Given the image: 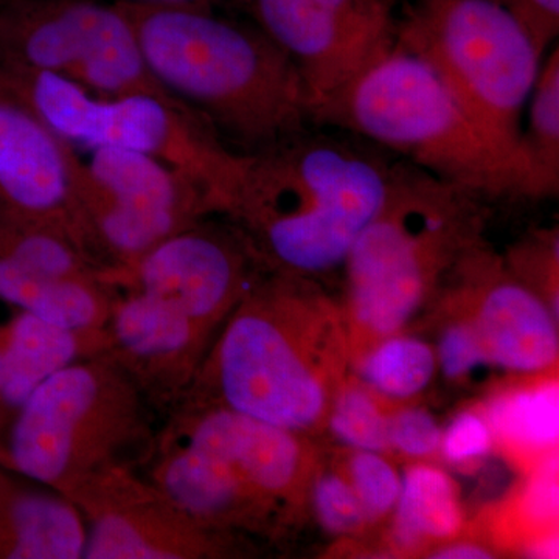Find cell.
Here are the masks:
<instances>
[{"instance_id": "cell-1", "label": "cell", "mask_w": 559, "mask_h": 559, "mask_svg": "<svg viewBox=\"0 0 559 559\" xmlns=\"http://www.w3.org/2000/svg\"><path fill=\"white\" fill-rule=\"evenodd\" d=\"M396 164L367 140L312 124L248 154L226 216L260 266L307 278L333 271L380 212Z\"/></svg>"}, {"instance_id": "cell-2", "label": "cell", "mask_w": 559, "mask_h": 559, "mask_svg": "<svg viewBox=\"0 0 559 559\" xmlns=\"http://www.w3.org/2000/svg\"><path fill=\"white\" fill-rule=\"evenodd\" d=\"M117 3L157 83L240 153L314 124L299 70L253 22L193 7Z\"/></svg>"}, {"instance_id": "cell-3", "label": "cell", "mask_w": 559, "mask_h": 559, "mask_svg": "<svg viewBox=\"0 0 559 559\" xmlns=\"http://www.w3.org/2000/svg\"><path fill=\"white\" fill-rule=\"evenodd\" d=\"M334 312L307 277L257 280L193 382L248 417L296 433L318 428L342 388L345 341Z\"/></svg>"}, {"instance_id": "cell-4", "label": "cell", "mask_w": 559, "mask_h": 559, "mask_svg": "<svg viewBox=\"0 0 559 559\" xmlns=\"http://www.w3.org/2000/svg\"><path fill=\"white\" fill-rule=\"evenodd\" d=\"M348 132L479 197H514L513 160L471 119L428 61L396 43L312 110Z\"/></svg>"}, {"instance_id": "cell-5", "label": "cell", "mask_w": 559, "mask_h": 559, "mask_svg": "<svg viewBox=\"0 0 559 559\" xmlns=\"http://www.w3.org/2000/svg\"><path fill=\"white\" fill-rule=\"evenodd\" d=\"M479 194L399 160L384 204L345 259L348 310L369 336H393L479 242Z\"/></svg>"}, {"instance_id": "cell-6", "label": "cell", "mask_w": 559, "mask_h": 559, "mask_svg": "<svg viewBox=\"0 0 559 559\" xmlns=\"http://www.w3.org/2000/svg\"><path fill=\"white\" fill-rule=\"evenodd\" d=\"M145 393L108 353L47 378L17 407L11 465L68 496L103 471L130 466L123 454L151 447Z\"/></svg>"}, {"instance_id": "cell-7", "label": "cell", "mask_w": 559, "mask_h": 559, "mask_svg": "<svg viewBox=\"0 0 559 559\" xmlns=\"http://www.w3.org/2000/svg\"><path fill=\"white\" fill-rule=\"evenodd\" d=\"M396 43L439 72L471 119L513 160L522 110L544 60L524 25L492 0H411L399 17Z\"/></svg>"}, {"instance_id": "cell-8", "label": "cell", "mask_w": 559, "mask_h": 559, "mask_svg": "<svg viewBox=\"0 0 559 559\" xmlns=\"http://www.w3.org/2000/svg\"><path fill=\"white\" fill-rule=\"evenodd\" d=\"M0 73L40 119L75 146L146 154L212 190L226 215L248 154L230 148L186 103L150 94L95 97L47 73L0 64Z\"/></svg>"}, {"instance_id": "cell-9", "label": "cell", "mask_w": 559, "mask_h": 559, "mask_svg": "<svg viewBox=\"0 0 559 559\" xmlns=\"http://www.w3.org/2000/svg\"><path fill=\"white\" fill-rule=\"evenodd\" d=\"M0 64L47 73L95 97L175 98L150 72L117 2L0 0Z\"/></svg>"}, {"instance_id": "cell-10", "label": "cell", "mask_w": 559, "mask_h": 559, "mask_svg": "<svg viewBox=\"0 0 559 559\" xmlns=\"http://www.w3.org/2000/svg\"><path fill=\"white\" fill-rule=\"evenodd\" d=\"M75 190L103 270L128 266L180 230L224 213L219 198L170 165L98 146L79 157Z\"/></svg>"}, {"instance_id": "cell-11", "label": "cell", "mask_w": 559, "mask_h": 559, "mask_svg": "<svg viewBox=\"0 0 559 559\" xmlns=\"http://www.w3.org/2000/svg\"><path fill=\"white\" fill-rule=\"evenodd\" d=\"M253 24L288 55L311 98L325 102L395 47V0H245Z\"/></svg>"}, {"instance_id": "cell-12", "label": "cell", "mask_w": 559, "mask_h": 559, "mask_svg": "<svg viewBox=\"0 0 559 559\" xmlns=\"http://www.w3.org/2000/svg\"><path fill=\"white\" fill-rule=\"evenodd\" d=\"M79 157L0 73V223L58 231L102 267L75 190Z\"/></svg>"}, {"instance_id": "cell-13", "label": "cell", "mask_w": 559, "mask_h": 559, "mask_svg": "<svg viewBox=\"0 0 559 559\" xmlns=\"http://www.w3.org/2000/svg\"><path fill=\"white\" fill-rule=\"evenodd\" d=\"M252 255L240 231L194 224L128 266L103 271L112 288L138 290L212 330L248 294Z\"/></svg>"}, {"instance_id": "cell-14", "label": "cell", "mask_w": 559, "mask_h": 559, "mask_svg": "<svg viewBox=\"0 0 559 559\" xmlns=\"http://www.w3.org/2000/svg\"><path fill=\"white\" fill-rule=\"evenodd\" d=\"M68 498L86 522L83 558L183 559L215 550L218 532L191 520L131 466L103 471Z\"/></svg>"}, {"instance_id": "cell-15", "label": "cell", "mask_w": 559, "mask_h": 559, "mask_svg": "<svg viewBox=\"0 0 559 559\" xmlns=\"http://www.w3.org/2000/svg\"><path fill=\"white\" fill-rule=\"evenodd\" d=\"M477 300L474 322L489 364L533 373L558 359V331L538 293L518 282L502 261L477 242L452 267Z\"/></svg>"}, {"instance_id": "cell-16", "label": "cell", "mask_w": 559, "mask_h": 559, "mask_svg": "<svg viewBox=\"0 0 559 559\" xmlns=\"http://www.w3.org/2000/svg\"><path fill=\"white\" fill-rule=\"evenodd\" d=\"M165 436L221 460L270 506L294 496L307 473L299 433L219 404L197 403Z\"/></svg>"}, {"instance_id": "cell-17", "label": "cell", "mask_w": 559, "mask_h": 559, "mask_svg": "<svg viewBox=\"0 0 559 559\" xmlns=\"http://www.w3.org/2000/svg\"><path fill=\"white\" fill-rule=\"evenodd\" d=\"M108 355L134 378L146 399H179L202 364L209 329L168 305L128 290L114 299Z\"/></svg>"}, {"instance_id": "cell-18", "label": "cell", "mask_w": 559, "mask_h": 559, "mask_svg": "<svg viewBox=\"0 0 559 559\" xmlns=\"http://www.w3.org/2000/svg\"><path fill=\"white\" fill-rule=\"evenodd\" d=\"M145 479L202 527L221 532L248 525L271 509L221 460L162 436L146 454Z\"/></svg>"}, {"instance_id": "cell-19", "label": "cell", "mask_w": 559, "mask_h": 559, "mask_svg": "<svg viewBox=\"0 0 559 559\" xmlns=\"http://www.w3.org/2000/svg\"><path fill=\"white\" fill-rule=\"evenodd\" d=\"M109 348L108 330H64L22 311L0 347V401L17 409L51 374Z\"/></svg>"}, {"instance_id": "cell-20", "label": "cell", "mask_w": 559, "mask_h": 559, "mask_svg": "<svg viewBox=\"0 0 559 559\" xmlns=\"http://www.w3.org/2000/svg\"><path fill=\"white\" fill-rule=\"evenodd\" d=\"M86 522L79 507L38 484L3 500L0 554L11 559H80L86 550Z\"/></svg>"}, {"instance_id": "cell-21", "label": "cell", "mask_w": 559, "mask_h": 559, "mask_svg": "<svg viewBox=\"0 0 559 559\" xmlns=\"http://www.w3.org/2000/svg\"><path fill=\"white\" fill-rule=\"evenodd\" d=\"M114 293L116 289L102 275L46 277L0 260V300L60 329L81 333L106 330Z\"/></svg>"}, {"instance_id": "cell-22", "label": "cell", "mask_w": 559, "mask_h": 559, "mask_svg": "<svg viewBox=\"0 0 559 559\" xmlns=\"http://www.w3.org/2000/svg\"><path fill=\"white\" fill-rule=\"evenodd\" d=\"M528 123L514 150V197H554L559 189V51L540 64L530 94Z\"/></svg>"}, {"instance_id": "cell-23", "label": "cell", "mask_w": 559, "mask_h": 559, "mask_svg": "<svg viewBox=\"0 0 559 559\" xmlns=\"http://www.w3.org/2000/svg\"><path fill=\"white\" fill-rule=\"evenodd\" d=\"M395 509V538L407 549L426 540L450 539L462 525L454 481L436 466L406 471Z\"/></svg>"}, {"instance_id": "cell-24", "label": "cell", "mask_w": 559, "mask_h": 559, "mask_svg": "<svg viewBox=\"0 0 559 559\" xmlns=\"http://www.w3.org/2000/svg\"><path fill=\"white\" fill-rule=\"evenodd\" d=\"M487 419L500 439L527 450H549L559 436L558 382L503 393L489 404Z\"/></svg>"}, {"instance_id": "cell-25", "label": "cell", "mask_w": 559, "mask_h": 559, "mask_svg": "<svg viewBox=\"0 0 559 559\" xmlns=\"http://www.w3.org/2000/svg\"><path fill=\"white\" fill-rule=\"evenodd\" d=\"M437 358L432 348L414 337H384L364 358L362 377L370 388L404 400L428 388L436 373Z\"/></svg>"}, {"instance_id": "cell-26", "label": "cell", "mask_w": 559, "mask_h": 559, "mask_svg": "<svg viewBox=\"0 0 559 559\" xmlns=\"http://www.w3.org/2000/svg\"><path fill=\"white\" fill-rule=\"evenodd\" d=\"M330 428L334 436L356 451L389 450V418L380 404L360 385L341 388L331 406Z\"/></svg>"}, {"instance_id": "cell-27", "label": "cell", "mask_w": 559, "mask_h": 559, "mask_svg": "<svg viewBox=\"0 0 559 559\" xmlns=\"http://www.w3.org/2000/svg\"><path fill=\"white\" fill-rule=\"evenodd\" d=\"M349 484L366 511L367 521H378L395 509L401 477L378 452L358 451L348 465Z\"/></svg>"}, {"instance_id": "cell-28", "label": "cell", "mask_w": 559, "mask_h": 559, "mask_svg": "<svg viewBox=\"0 0 559 559\" xmlns=\"http://www.w3.org/2000/svg\"><path fill=\"white\" fill-rule=\"evenodd\" d=\"M320 524L333 533H352L367 522L362 503L349 480L329 473L320 477L312 491Z\"/></svg>"}, {"instance_id": "cell-29", "label": "cell", "mask_w": 559, "mask_h": 559, "mask_svg": "<svg viewBox=\"0 0 559 559\" xmlns=\"http://www.w3.org/2000/svg\"><path fill=\"white\" fill-rule=\"evenodd\" d=\"M510 274L533 290L557 294L558 234L557 230L539 231L522 242L511 253Z\"/></svg>"}, {"instance_id": "cell-30", "label": "cell", "mask_w": 559, "mask_h": 559, "mask_svg": "<svg viewBox=\"0 0 559 559\" xmlns=\"http://www.w3.org/2000/svg\"><path fill=\"white\" fill-rule=\"evenodd\" d=\"M443 430L429 412L403 409L389 418V443L409 457H429L440 450Z\"/></svg>"}, {"instance_id": "cell-31", "label": "cell", "mask_w": 559, "mask_h": 559, "mask_svg": "<svg viewBox=\"0 0 559 559\" xmlns=\"http://www.w3.org/2000/svg\"><path fill=\"white\" fill-rule=\"evenodd\" d=\"M439 360L451 380H462L489 364L474 323H455L444 331L440 341Z\"/></svg>"}, {"instance_id": "cell-32", "label": "cell", "mask_w": 559, "mask_h": 559, "mask_svg": "<svg viewBox=\"0 0 559 559\" xmlns=\"http://www.w3.org/2000/svg\"><path fill=\"white\" fill-rule=\"evenodd\" d=\"M491 426L488 419L473 412L459 415L441 436L440 450L451 463L465 465L476 462L491 450Z\"/></svg>"}, {"instance_id": "cell-33", "label": "cell", "mask_w": 559, "mask_h": 559, "mask_svg": "<svg viewBox=\"0 0 559 559\" xmlns=\"http://www.w3.org/2000/svg\"><path fill=\"white\" fill-rule=\"evenodd\" d=\"M524 25L540 53L554 46L559 33V0H492Z\"/></svg>"}, {"instance_id": "cell-34", "label": "cell", "mask_w": 559, "mask_h": 559, "mask_svg": "<svg viewBox=\"0 0 559 559\" xmlns=\"http://www.w3.org/2000/svg\"><path fill=\"white\" fill-rule=\"evenodd\" d=\"M522 511L533 524H549L558 516V457L550 455L540 463L530 480Z\"/></svg>"}, {"instance_id": "cell-35", "label": "cell", "mask_w": 559, "mask_h": 559, "mask_svg": "<svg viewBox=\"0 0 559 559\" xmlns=\"http://www.w3.org/2000/svg\"><path fill=\"white\" fill-rule=\"evenodd\" d=\"M117 2L143 3V5L193 7L205 10L240 9L245 0H117Z\"/></svg>"}, {"instance_id": "cell-36", "label": "cell", "mask_w": 559, "mask_h": 559, "mask_svg": "<svg viewBox=\"0 0 559 559\" xmlns=\"http://www.w3.org/2000/svg\"><path fill=\"white\" fill-rule=\"evenodd\" d=\"M492 555L487 549L474 544H451V546L441 547L432 555V558L440 559H488Z\"/></svg>"}, {"instance_id": "cell-37", "label": "cell", "mask_w": 559, "mask_h": 559, "mask_svg": "<svg viewBox=\"0 0 559 559\" xmlns=\"http://www.w3.org/2000/svg\"><path fill=\"white\" fill-rule=\"evenodd\" d=\"M527 555L532 558H557L558 557V538L549 535L533 540L527 547Z\"/></svg>"}]
</instances>
